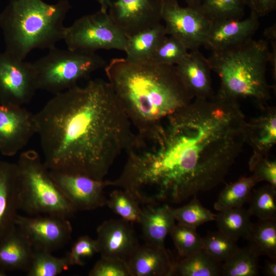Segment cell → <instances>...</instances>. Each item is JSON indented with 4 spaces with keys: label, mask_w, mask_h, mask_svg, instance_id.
I'll return each instance as SVG.
<instances>
[{
    "label": "cell",
    "mask_w": 276,
    "mask_h": 276,
    "mask_svg": "<svg viewBox=\"0 0 276 276\" xmlns=\"http://www.w3.org/2000/svg\"><path fill=\"white\" fill-rule=\"evenodd\" d=\"M19 210L30 216L51 215L68 219L77 211L51 175L38 153L22 152L16 163Z\"/></svg>",
    "instance_id": "obj_6"
},
{
    "label": "cell",
    "mask_w": 276,
    "mask_h": 276,
    "mask_svg": "<svg viewBox=\"0 0 276 276\" xmlns=\"http://www.w3.org/2000/svg\"><path fill=\"white\" fill-rule=\"evenodd\" d=\"M139 203L130 193L124 190L113 191L106 201V205L123 219L139 223L142 209Z\"/></svg>",
    "instance_id": "obj_33"
},
{
    "label": "cell",
    "mask_w": 276,
    "mask_h": 276,
    "mask_svg": "<svg viewBox=\"0 0 276 276\" xmlns=\"http://www.w3.org/2000/svg\"><path fill=\"white\" fill-rule=\"evenodd\" d=\"M270 49L266 39H254L238 47L213 52L208 59L220 84L217 94L229 98H251L261 108L271 98L266 79Z\"/></svg>",
    "instance_id": "obj_5"
},
{
    "label": "cell",
    "mask_w": 276,
    "mask_h": 276,
    "mask_svg": "<svg viewBox=\"0 0 276 276\" xmlns=\"http://www.w3.org/2000/svg\"><path fill=\"white\" fill-rule=\"evenodd\" d=\"M260 255L249 244L240 248L222 262L221 275L257 276L259 272Z\"/></svg>",
    "instance_id": "obj_27"
},
{
    "label": "cell",
    "mask_w": 276,
    "mask_h": 276,
    "mask_svg": "<svg viewBox=\"0 0 276 276\" xmlns=\"http://www.w3.org/2000/svg\"><path fill=\"white\" fill-rule=\"evenodd\" d=\"M18 210L16 164L0 159V240L15 227Z\"/></svg>",
    "instance_id": "obj_18"
},
{
    "label": "cell",
    "mask_w": 276,
    "mask_h": 276,
    "mask_svg": "<svg viewBox=\"0 0 276 276\" xmlns=\"http://www.w3.org/2000/svg\"><path fill=\"white\" fill-rule=\"evenodd\" d=\"M97 234L101 257L127 262L140 245L130 222L123 219L104 221L98 227Z\"/></svg>",
    "instance_id": "obj_15"
},
{
    "label": "cell",
    "mask_w": 276,
    "mask_h": 276,
    "mask_svg": "<svg viewBox=\"0 0 276 276\" xmlns=\"http://www.w3.org/2000/svg\"><path fill=\"white\" fill-rule=\"evenodd\" d=\"M15 225L33 249L51 252L65 245L71 238L73 231L67 218L51 215L25 216L18 214Z\"/></svg>",
    "instance_id": "obj_11"
},
{
    "label": "cell",
    "mask_w": 276,
    "mask_h": 276,
    "mask_svg": "<svg viewBox=\"0 0 276 276\" xmlns=\"http://www.w3.org/2000/svg\"><path fill=\"white\" fill-rule=\"evenodd\" d=\"M244 0H202L199 9L211 21L242 18Z\"/></svg>",
    "instance_id": "obj_30"
},
{
    "label": "cell",
    "mask_w": 276,
    "mask_h": 276,
    "mask_svg": "<svg viewBox=\"0 0 276 276\" xmlns=\"http://www.w3.org/2000/svg\"><path fill=\"white\" fill-rule=\"evenodd\" d=\"M175 67L180 81L192 99L209 98L215 95L211 66L208 59L199 50L189 52Z\"/></svg>",
    "instance_id": "obj_17"
},
{
    "label": "cell",
    "mask_w": 276,
    "mask_h": 276,
    "mask_svg": "<svg viewBox=\"0 0 276 276\" xmlns=\"http://www.w3.org/2000/svg\"><path fill=\"white\" fill-rule=\"evenodd\" d=\"M6 275V271L4 270L3 268L0 267V276H5Z\"/></svg>",
    "instance_id": "obj_45"
},
{
    "label": "cell",
    "mask_w": 276,
    "mask_h": 276,
    "mask_svg": "<svg viewBox=\"0 0 276 276\" xmlns=\"http://www.w3.org/2000/svg\"><path fill=\"white\" fill-rule=\"evenodd\" d=\"M222 264L203 248L189 257L174 262L170 275H221Z\"/></svg>",
    "instance_id": "obj_24"
},
{
    "label": "cell",
    "mask_w": 276,
    "mask_h": 276,
    "mask_svg": "<svg viewBox=\"0 0 276 276\" xmlns=\"http://www.w3.org/2000/svg\"><path fill=\"white\" fill-rule=\"evenodd\" d=\"M264 36L270 41L271 50L270 51L269 63L271 67L273 76H276V29L275 26H271L264 31Z\"/></svg>",
    "instance_id": "obj_41"
},
{
    "label": "cell",
    "mask_w": 276,
    "mask_h": 276,
    "mask_svg": "<svg viewBox=\"0 0 276 276\" xmlns=\"http://www.w3.org/2000/svg\"><path fill=\"white\" fill-rule=\"evenodd\" d=\"M247 209L251 216L259 220L276 219V188L268 183L252 190Z\"/></svg>",
    "instance_id": "obj_31"
},
{
    "label": "cell",
    "mask_w": 276,
    "mask_h": 276,
    "mask_svg": "<svg viewBox=\"0 0 276 276\" xmlns=\"http://www.w3.org/2000/svg\"><path fill=\"white\" fill-rule=\"evenodd\" d=\"M189 53L186 47L175 37L167 35L158 45L150 62L175 65Z\"/></svg>",
    "instance_id": "obj_36"
},
{
    "label": "cell",
    "mask_w": 276,
    "mask_h": 276,
    "mask_svg": "<svg viewBox=\"0 0 276 276\" xmlns=\"http://www.w3.org/2000/svg\"><path fill=\"white\" fill-rule=\"evenodd\" d=\"M265 275L268 276L276 275V259H270L265 263L264 268Z\"/></svg>",
    "instance_id": "obj_42"
},
{
    "label": "cell",
    "mask_w": 276,
    "mask_h": 276,
    "mask_svg": "<svg viewBox=\"0 0 276 276\" xmlns=\"http://www.w3.org/2000/svg\"><path fill=\"white\" fill-rule=\"evenodd\" d=\"M173 208L167 204H149L142 209L141 224L146 243L165 246V240L175 224Z\"/></svg>",
    "instance_id": "obj_21"
},
{
    "label": "cell",
    "mask_w": 276,
    "mask_h": 276,
    "mask_svg": "<svg viewBox=\"0 0 276 276\" xmlns=\"http://www.w3.org/2000/svg\"><path fill=\"white\" fill-rule=\"evenodd\" d=\"M162 3H167V2H175V1H178V0H160Z\"/></svg>",
    "instance_id": "obj_46"
},
{
    "label": "cell",
    "mask_w": 276,
    "mask_h": 276,
    "mask_svg": "<svg viewBox=\"0 0 276 276\" xmlns=\"http://www.w3.org/2000/svg\"><path fill=\"white\" fill-rule=\"evenodd\" d=\"M104 67L114 96L136 133L150 132L193 99L175 65L117 58Z\"/></svg>",
    "instance_id": "obj_3"
},
{
    "label": "cell",
    "mask_w": 276,
    "mask_h": 276,
    "mask_svg": "<svg viewBox=\"0 0 276 276\" xmlns=\"http://www.w3.org/2000/svg\"><path fill=\"white\" fill-rule=\"evenodd\" d=\"M249 169L259 182L265 181L276 188V162L268 156L252 155L249 162Z\"/></svg>",
    "instance_id": "obj_39"
},
{
    "label": "cell",
    "mask_w": 276,
    "mask_h": 276,
    "mask_svg": "<svg viewBox=\"0 0 276 276\" xmlns=\"http://www.w3.org/2000/svg\"><path fill=\"white\" fill-rule=\"evenodd\" d=\"M259 17L253 13L246 18L211 21L205 46L212 52L228 50L253 39L259 27Z\"/></svg>",
    "instance_id": "obj_16"
},
{
    "label": "cell",
    "mask_w": 276,
    "mask_h": 276,
    "mask_svg": "<svg viewBox=\"0 0 276 276\" xmlns=\"http://www.w3.org/2000/svg\"><path fill=\"white\" fill-rule=\"evenodd\" d=\"M248 210L239 207L218 211L215 220L218 231L236 240L246 239L252 223Z\"/></svg>",
    "instance_id": "obj_25"
},
{
    "label": "cell",
    "mask_w": 276,
    "mask_h": 276,
    "mask_svg": "<svg viewBox=\"0 0 276 276\" xmlns=\"http://www.w3.org/2000/svg\"><path fill=\"white\" fill-rule=\"evenodd\" d=\"M51 252L33 249L32 259L27 271L28 276H56L67 270L71 264L67 256L58 258Z\"/></svg>",
    "instance_id": "obj_29"
},
{
    "label": "cell",
    "mask_w": 276,
    "mask_h": 276,
    "mask_svg": "<svg viewBox=\"0 0 276 276\" xmlns=\"http://www.w3.org/2000/svg\"><path fill=\"white\" fill-rule=\"evenodd\" d=\"M257 117L246 122L245 143L252 148L253 155L268 156L276 143V108L266 105Z\"/></svg>",
    "instance_id": "obj_19"
},
{
    "label": "cell",
    "mask_w": 276,
    "mask_h": 276,
    "mask_svg": "<svg viewBox=\"0 0 276 276\" xmlns=\"http://www.w3.org/2000/svg\"><path fill=\"white\" fill-rule=\"evenodd\" d=\"M203 248L217 260L223 262L239 248L237 240L221 232H209L202 237Z\"/></svg>",
    "instance_id": "obj_35"
},
{
    "label": "cell",
    "mask_w": 276,
    "mask_h": 276,
    "mask_svg": "<svg viewBox=\"0 0 276 276\" xmlns=\"http://www.w3.org/2000/svg\"><path fill=\"white\" fill-rule=\"evenodd\" d=\"M131 276H169L174 263L165 246L139 245L127 261Z\"/></svg>",
    "instance_id": "obj_20"
},
{
    "label": "cell",
    "mask_w": 276,
    "mask_h": 276,
    "mask_svg": "<svg viewBox=\"0 0 276 276\" xmlns=\"http://www.w3.org/2000/svg\"><path fill=\"white\" fill-rule=\"evenodd\" d=\"M179 256L189 257L203 249L202 237L196 228L178 223L175 224L169 234Z\"/></svg>",
    "instance_id": "obj_32"
},
{
    "label": "cell",
    "mask_w": 276,
    "mask_h": 276,
    "mask_svg": "<svg viewBox=\"0 0 276 276\" xmlns=\"http://www.w3.org/2000/svg\"><path fill=\"white\" fill-rule=\"evenodd\" d=\"M258 254L276 259V219L252 223L246 239Z\"/></svg>",
    "instance_id": "obj_28"
},
{
    "label": "cell",
    "mask_w": 276,
    "mask_h": 276,
    "mask_svg": "<svg viewBox=\"0 0 276 276\" xmlns=\"http://www.w3.org/2000/svg\"><path fill=\"white\" fill-rule=\"evenodd\" d=\"M160 0H113L108 13L126 37L162 21Z\"/></svg>",
    "instance_id": "obj_13"
},
{
    "label": "cell",
    "mask_w": 276,
    "mask_h": 276,
    "mask_svg": "<svg viewBox=\"0 0 276 276\" xmlns=\"http://www.w3.org/2000/svg\"><path fill=\"white\" fill-rule=\"evenodd\" d=\"M63 40L67 49L95 53L98 50L125 51L127 37L116 25L108 12L84 15L66 27Z\"/></svg>",
    "instance_id": "obj_8"
},
{
    "label": "cell",
    "mask_w": 276,
    "mask_h": 276,
    "mask_svg": "<svg viewBox=\"0 0 276 276\" xmlns=\"http://www.w3.org/2000/svg\"><path fill=\"white\" fill-rule=\"evenodd\" d=\"M51 176L77 211L91 210L106 205L104 189L108 180H99L74 172L49 170Z\"/></svg>",
    "instance_id": "obj_12"
},
{
    "label": "cell",
    "mask_w": 276,
    "mask_h": 276,
    "mask_svg": "<svg viewBox=\"0 0 276 276\" xmlns=\"http://www.w3.org/2000/svg\"><path fill=\"white\" fill-rule=\"evenodd\" d=\"M72 8L68 0H9L0 14L5 51L25 60L35 49H50L63 40L64 21Z\"/></svg>",
    "instance_id": "obj_4"
},
{
    "label": "cell",
    "mask_w": 276,
    "mask_h": 276,
    "mask_svg": "<svg viewBox=\"0 0 276 276\" xmlns=\"http://www.w3.org/2000/svg\"><path fill=\"white\" fill-rule=\"evenodd\" d=\"M167 36L161 23L127 37L126 58L134 62H148L154 52Z\"/></svg>",
    "instance_id": "obj_23"
},
{
    "label": "cell",
    "mask_w": 276,
    "mask_h": 276,
    "mask_svg": "<svg viewBox=\"0 0 276 276\" xmlns=\"http://www.w3.org/2000/svg\"><path fill=\"white\" fill-rule=\"evenodd\" d=\"M36 133L34 114L23 106L0 104V153L15 155Z\"/></svg>",
    "instance_id": "obj_14"
},
{
    "label": "cell",
    "mask_w": 276,
    "mask_h": 276,
    "mask_svg": "<svg viewBox=\"0 0 276 276\" xmlns=\"http://www.w3.org/2000/svg\"><path fill=\"white\" fill-rule=\"evenodd\" d=\"M89 276H131L127 261L101 257L88 273Z\"/></svg>",
    "instance_id": "obj_37"
},
{
    "label": "cell",
    "mask_w": 276,
    "mask_h": 276,
    "mask_svg": "<svg viewBox=\"0 0 276 276\" xmlns=\"http://www.w3.org/2000/svg\"><path fill=\"white\" fill-rule=\"evenodd\" d=\"M238 100L195 98L148 133L136 134L125 165L144 198L178 203L224 181L245 143Z\"/></svg>",
    "instance_id": "obj_1"
},
{
    "label": "cell",
    "mask_w": 276,
    "mask_h": 276,
    "mask_svg": "<svg viewBox=\"0 0 276 276\" xmlns=\"http://www.w3.org/2000/svg\"><path fill=\"white\" fill-rule=\"evenodd\" d=\"M34 117L49 170L99 180L135 134L109 82L102 79L54 95Z\"/></svg>",
    "instance_id": "obj_2"
},
{
    "label": "cell",
    "mask_w": 276,
    "mask_h": 276,
    "mask_svg": "<svg viewBox=\"0 0 276 276\" xmlns=\"http://www.w3.org/2000/svg\"><path fill=\"white\" fill-rule=\"evenodd\" d=\"M246 5L250 8V12L259 17L264 16L276 8V0H244Z\"/></svg>",
    "instance_id": "obj_40"
},
{
    "label": "cell",
    "mask_w": 276,
    "mask_h": 276,
    "mask_svg": "<svg viewBox=\"0 0 276 276\" xmlns=\"http://www.w3.org/2000/svg\"><path fill=\"white\" fill-rule=\"evenodd\" d=\"M187 6L198 8L202 0H185Z\"/></svg>",
    "instance_id": "obj_44"
},
{
    "label": "cell",
    "mask_w": 276,
    "mask_h": 276,
    "mask_svg": "<svg viewBox=\"0 0 276 276\" xmlns=\"http://www.w3.org/2000/svg\"><path fill=\"white\" fill-rule=\"evenodd\" d=\"M258 182L257 178L252 174L227 185L220 192L214 203L215 210L220 211L242 207L248 200L254 187Z\"/></svg>",
    "instance_id": "obj_26"
},
{
    "label": "cell",
    "mask_w": 276,
    "mask_h": 276,
    "mask_svg": "<svg viewBox=\"0 0 276 276\" xmlns=\"http://www.w3.org/2000/svg\"><path fill=\"white\" fill-rule=\"evenodd\" d=\"M37 90L33 63L5 51L0 53V104L23 106Z\"/></svg>",
    "instance_id": "obj_10"
},
{
    "label": "cell",
    "mask_w": 276,
    "mask_h": 276,
    "mask_svg": "<svg viewBox=\"0 0 276 276\" xmlns=\"http://www.w3.org/2000/svg\"><path fill=\"white\" fill-rule=\"evenodd\" d=\"M173 213L178 223L196 228L204 223L215 221L216 216L204 207L195 195L188 204L173 208Z\"/></svg>",
    "instance_id": "obj_34"
},
{
    "label": "cell",
    "mask_w": 276,
    "mask_h": 276,
    "mask_svg": "<svg viewBox=\"0 0 276 276\" xmlns=\"http://www.w3.org/2000/svg\"><path fill=\"white\" fill-rule=\"evenodd\" d=\"M100 6V10L103 12H107L108 8L113 0H96Z\"/></svg>",
    "instance_id": "obj_43"
},
{
    "label": "cell",
    "mask_w": 276,
    "mask_h": 276,
    "mask_svg": "<svg viewBox=\"0 0 276 276\" xmlns=\"http://www.w3.org/2000/svg\"><path fill=\"white\" fill-rule=\"evenodd\" d=\"M97 253H99V250L96 240L88 236H82L74 243L66 256L71 266H82L83 259L91 257Z\"/></svg>",
    "instance_id": "obj_38"
},
{
    "label": "cell",
    "mask_w": 276,
    "mask_h": 276,
    "mask_svg": "<svg viewBox=\"0 0 276 276\" xmlns=\"http://www.w3.org/2000/svg\"><path fill=\"white\" fill-rule=\"evenodd\" d=\"M33 64L37 89L56 95L77 86L80 80L105 67L106 62L95 53L55 47Z\"/></svg>",
    "instance_id": "obj_7"
},
{
    "label": "cell",
    "mask_w": 276,
    "mask_h": 276,
    "mask_svg": "<svg viewBox=\"0 0 276 276\" xmlns=\"http://www.w3.org/2000/svg\"><path fill=\"white\" fill-rule=\"evenodd\" d=\"M161 16L167 35L177 38L188 51L204 45L211 21L199 8L181 7L178 1L164 3Z\"/></svg>",
    "instance_id": "obj_9"
},
{
    "label": "cell",
    "mask_w": 276,
    "mask_h": 276,
    "mask_svg": "<svg viewBox=\"0 0 276 276\" xmlns=\"http://www.w3.org/2000/svg\"><path fill=\"white\" fill-rule=\"evenodd\" d=\"M33 254L31 244L15 226L0 240V267L6 271H27Z\"/></svg>",
    "instance_id": "obj_22"
}]
</instances>
